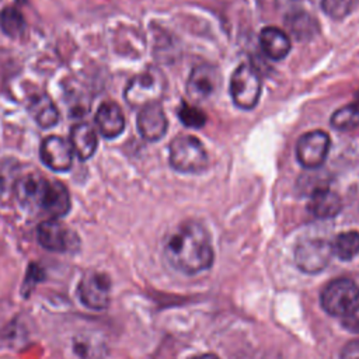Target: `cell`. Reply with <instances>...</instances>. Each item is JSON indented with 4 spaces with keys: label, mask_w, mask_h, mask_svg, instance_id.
<instances>
[{
    "label": "cell",
    "mask_w": 359,
    "mask_h": 359,
    "mask_svg": "<svg viewBox=\"0 0 359 359\" xmlns=\"http://www.w3.org/2000/svg\"><path fill=\"white\" fill-rule=\"evenodd\" d=\"M48 180L39 174H28L17 180L14 192L18 202L27 208H39Z\"/></svg>",
    "instance_id": "cell-16"
},
{
    "label": "cell",
    "mask_w": 359,
    "mask_h": 359,
    "mask_svg": "<svg viewBox=\"0 0 359 359\" xmlns=\"http://www.w3.org/2000/svg\"><path fill=\"white\" fill-rule=\"evenodd\" d=\"M167 116L160 104H150L140 108L137 115V129L147 142L160 140L167 132Z\"/></svg>",
    "instance_id": "cell-12"
},
{
    "label": "cell",
    "mask_w": 359,
    "mask_h": 359,
    "mask_svg": "<svg viewBox=\"0 0 359 359\" xmlns=\"http://www.w3.org/2000/svg\"><path fill=\"white\" fill-rule=\"evenodd\" d=\"M259 43L264 53L272 60L286 57L292 46L286 32L276 27H265L259 34Z\"/></svg>",
    "instance_id": "cell-17"
},
{
    "label": "cell",
    "mask_w": 359,
    "mask_h": 359,
    "mask_svg": "<svg viewBox=\"0 0 359 359\" xmlns=\"http://www.w3.org/2000/svg\"><path fill=\"white\" fill-rule=\"evenodd\" d=\"M28 109L35 122L42 128H52L59 122V111L46 94L32 97Z\"/></svg>",
    "instance_id": "cell-19"
},
{
    "label": "cell",
    "mask_w": 359,
    "mask_h": 359,
    "mask_svg": "<svg viewBox=\"0 0 359 359\" xmlns=\"http://www.w3.org/2000/svg\"><path fill=\"white\" fill-rule=\"evenodd\" d=\"M191 359H220V358H219V356H216L215 353H202V355L192 356Z\"/></svg>",
    "instance_id": "cell-29"
},
{
    "label": "cell",
    "mask_w": 359,
    "mask_h": 359,
    "mask_svg": "<svg viewBox=\"0 0 359 359\" xmlns=\"http://www.w3.org/2000/svg\"><path fill=\"white\" fill-rule=\"evenodd\" d=\"M285 22L287 25V29L292 32V35L300 41H306L311 38L318 31L317 20L306 11H296L293 14H289Z\"/></svg>",
    "instance_id": "cell-20"
},
{
    "label": "cell",
    "mask_w": 359,
    "mask_h": 359,
    "mask_svg": "<svg viewBox=\"0 0 359 359\" xmlns=\"http://www.w3.org/2000/svg\"><path fill=\"white\" fill-rule=\"evenodd\" d=\"M359 302L358 285L348 279L339 278L330 282L321 292L320 303L325 313L335 317L345 316Z\"/></svg>",
    "instance_id": "cell-4"
},
{
    "label": "cell",
    "mask_w": 359,
    "mask_h": 359,
    "mask_svg": "<svg viewBox=\"0 0 359 359\" xmlns=\"http://www.w3.org/2000/svg\"><path fill=\"white\" fill-rule=\"evenodd\" d=\"M332 255L342 261H349L359 254V231L349 230L339 233L331 243Z\"/></svg>",
    "instance_id": "cell-21"
},
{
    "label": "cell",
    "mask_w": 359,
    "mask_h": 359,
    "mask_svg": "<svg viewBox=\"0 0 359 359\" xmlns=\"http://www.w3.org/2000/svg\"><path fill=\"white\" fill-rule=\"evenodd\" d=\"M38 241L49 251H67L76 243L74 234L57 219H49L38 226Z\"/></svg>",
    "instance_id": "cell-11"
},
{
    "label": "cell",
    "mask_w": 359,
    "mask_h": 359,
    "mask_svg": "<svg viewBox=\"0 0 359 359\" xmlns=\"http://www.w3.org/2000/svg\"><path fill=\"white\" fill-rule=\"evenodd\" d=\"M0 27L6 35L11 38H18L25 29V20L17 8L6 7L0 13Z\"/></svg>",
    "instance_id": "cell-23"
},
{
    "label": "cell",
    "mask_w": 359,
    "mask_h": 359,
    "mask_svg": "<svg viewBox=\"0 0 359 359\" xmlns=\"http://www.w3.org/2000/svg\"><path fill=\"white\" fill-rule=\"evenodd\" d=\"M165 88L167 80L163 72L157 67H147L129 80L123 95L132 108H143L150 104H158L164 97Z\"/></svg>",
    "instance_id": "cell-2"
},
{
    "label": "cell",
    "mask_w": 359,
    "mask_h": 359,
    "mask_svg": "<svg viewBox=\"0 0 359 359\" xmlns=\"http://www.w3.org/2000/svg\"><path fill=\"white\" fill-rule=\"evenodd\" d=\"M331 126L337 130H352L359 126V102L338 108L331 115Z\"/></svg>",
    "instance_id": "cell-22"
},
{
    "label": "cell",
    "mask_w": 359,
    "mask_h": 359,
    "mask_svg": "<svg viewBox=\"0 0 359 359\" xmlns=\"http://www.w3.org/2000/svg\"><path fill=\"white\" fill-rule=\"evenodd\" d=\"M261 77L248 63L240 65L230 79V95L241 109H252L261 95Z\"/></svg>",
    "instance_id": "cell-5"
},
{
    "label": "cell",
    "mask_w": 359,
    "mask_h": 359,
    "mask_svg": "<svg viewBox=\"0 0 359 359\" xmlns=\"http://www.w3.org/2000/svg\"><path fill=\"white\" fill-rule=\"evenodd\" d=\"M355 6V0H321V7L327 15L339 20L346 17Z\"/></svg>",
    "instance_id": "cell-26"
},
{
    "label": "cell",
    "mask_w": 359,
    "mask_h": 359,
    "mask_svg": "<svg viewBox=\"0 0 359 359\" xmlns=\"http://www.w3.org/2000/svg\"><path fill=\"white\" fill-rule=\"evenodd\" d=\"M39 208L52 219L65 216L70 210V196L66 187L59 181H49L43 189Z\"/></svg>",
    "instance_id": "cell-13"
},
{
    "label": "cell",
    "mask_w": 359,
    "mask_h": 359,
    "mask_svg": "<svg viewBox=\"0 0 359 359\" xmlns=\"http://www.w3.org/2000/svg\"><path fill=\"white\" fill-rule=\"evenodd\" d=\"M74 352L83 358V359H95L101 355L102 344L95 339V337L91 332L80 334L74 338Z\"/></svg>",
    "instance_id": "cell-24"
},
{
    "label": "cell",
    "mask_w": 359,
    "mask_h": 359,
    "mask_svg": "<svg viewBox=\"0 0 359 359\" xmlns=\"http://www.w3.org/2000/svg\"><path fill=\"white\" fill-rule=\"evenodd\" d=\"M95 122L101 135L107 139H114L123 132L125 116L121 107L115 102H104L95 114Z\"/></svg>",
    "instance_id": "cell-14"
},
{
    "label": "cell",
    "mask_w": 359,
    "mask_h": 359,
    "mask_svg": "<svg viewBox=\"0 0 359 359\" xmlns=\"http://www.w3.org/2000/svg\"><path fill=\"white\" fill-rule=\"evenodd\" d=\"M341 359H359V339L349 341L342 348Z\"/></svg>",
    "instance_id": "cell-28"
},
{
    "label": "cell",
    "mask_w": 359,
    "mask_h": 359,
    "mask_svg": "<svg viewBox=\"0 0 359 359\" xmlns=\"http://www.w3.org/2000/svg\"><path fill=\"white\" fill-rule=\"evenodd\" d=\"M307 208L314 217L330 219L341 212L342 201L337 192L328 188H317L311 192Z\"/></svg>",
    "instance_id": "cell-15"
},
{
    "label": "cell",
    "mask_w": 359,
    "mask_h": 359,
    "mask_svg": "<svg viewBox=\"0 0 359 359\" xmlns=\"http://www.w3.org/2000/svg\"><path fill=\"white\" fill-rule=\"evenodd\" d=\"M219 86L220 74L217 69L212 65L202 63L192 69L187 81V93L195 102H203L215 95Z\"/></svg>",
    "instance_id": "cell-9"
},
{
    "label": "cell",
    "mask_w": 359,
    "mask_h": 359,
    "mask_svg": "<svg viewBox=\"0 0 359 359\" xmlns=\"http://www.w3.org/2000/svg\"><path fill=\"white\" fill-rule=\"evenodd\" d=\"M164 257L177 271L195 275L213 264V247L206 229L194 220L178 224L167 237Z\"/></svg>",
    "instance_id": "cell-1"
},
{
    "label": "cell",
    "mask_w": 359,
    "mask_h": 359,
    "mask_svg": "<svg viewBox=\"0 0 359 359\" xmlns=\"http://www.w3.org/2000/svg\"><path fill=\"white\" fill-rule=\"evenodd\" d=\"M39 156L42 163L52 171H67L73 163V149L60 136H48L42 140Z\"/></svg>",
    "instance_id": "cell-10"
},
{
    "label": "cell",
    "mask_w": 359,
    "mask_h": 359,
    "mask_svg": "<svg viewBox=\"0 0 359 359\" xmlns=\"http://www.w3.org/2000/svg\"><path fill=\"white\" fill-rule=\"evenodd\" d=\"M178 118L180 121L187 126V128H194V129H199L206 123V115L203 114L202 109L189 105L187 102H181L178 111Z\"/></svg>",
    "instance_id": "cell-25"
},
{
    "label": "cell",
    "mask_w": 359,
    "mask_h": 359,
    "mask_svg": "<svg viewBox=\"0 0 359 359\" xmlns=\"http://www.w3.org/2000/svg\"><path fill=\"white\" fill-rule=\"evenodd\" d=\"M358 98H359V95H358Z\"/></svg>",
    "instance_id": "cell-30"
},
{
    "label": "cell",
    "mask_w": 359,
    "mask_h": 359,
    "mask_svg": "<svg viewBox=\"0 0 359 359\" xmlns=\"http://www.w3.org/2000/svg\"><path fill=\"white\" fill-rule=\"evenodd\" d=\"M332 257L331 243L323 238H303L294 248V262L306 273L321 272Z\"/></svg>",
    "instance_id": "cell-6"
},
{
    "label": "cell",
    "mask_w": 359,
    "mask_h": 359,
    "mask_svg": "<svg viewBox=\"0 0 359 359\" xmlns=\"http://www.w3.org/2000/svg\"><path fill=\"white\" fill-rule=\"evenodd\" d=\"M77 294L84 306L93 310H102L109 304L111 280L101 272H88L80 280Z\"/></svg>",
    "instance_id": "cell-8"
},
{
    "label": "cell",
    "mask_w": 359,
    "mask_h": 359,
    "mask_svg": "<svg viewBox=\"0 0 359 359\" xmlns=\"http://www.w3.org/2000/svg\"><path fill=\"white\" fill-rule=\"evenodd\" d=\"M342 327L352 334H359V303L342 316Z\"/></svg>",
    "instance_id": "cell-27"
},
{
    "label": "cell",
    "mask_w": 359,
    "mask_h": 359,
    "mask_svg": "<svg viewBox=\"0 0 359 359\" xmlns=\"http://www.w3.org/2000/svg\"><path fill=\"white\" fill-rule=\"evenodd\" d=\"M208 153L192 135H178L170 143V163L180 172L196 174L208 167Z\"/></svg>",
    "instance_id": "cell-3"
},
{
    "label": "cell",
    "mask_w": 359,
    "mask_h": 359,
    "mask_svg": "<svg viewBox=\"0 0 359 359\" xmlns=\"http://www.w3.org/2000/svg\"><path fill=\"white\" fill-rule=\"evenodd\" d=\"M330 136L324 130H311L302 135L296 143V157L306 168L323 165L330 150Z\"/></svg>",
    "instance_id": "cell-7"
},
{
    "label": "cell",
    "mask_w": 359,
    "mask_h": 359,
    "mask_svg": "<svg viewBox=\"0 0 359 359\" xmlns=\"http://www.w3.org/2000/svg\"><path fill=\"white\" fill-rule=\"evenodd\" d=\"M98 139L94 129L88 123H77L70 132V146L79 158L87 160L97 150Z\"/></svg>",
    "instance_id": "cell-18"
}]
</instances>
